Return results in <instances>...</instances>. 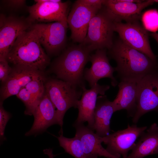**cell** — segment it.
Here are the masks:
<instances>
[{"label": "cell", "instance_id": "cell-1", "mask_svg": "<svg viewBox=\"0 0 158 158\" xmlns=\"http://www.w3.org/2000/svg\"><path fill=\"white\" fill-rule=\"evenodd\" d=\"M111 58L116 63L115 67L121 81L138 82L149 74L158 71L157 61L129 46L119 38L108 50Z\"/></svg>", "mask_w": 158, "mask_h": 158}, {"label": "cell", "instance_id": "cell-2", "mask_svg": "<svg viewBox=\"0 0 158 158\" xmlns=\"http://www.w3.org/2000/svg\"><path fill=\"white\" fill-rule=\"evenodd\" d=\"M14 66L42 72L50 63V59L42 46L35 30L30 28L16 40L6 57Z\"/></svg>", "mask_w": 158, "mask_h": 158}, {"label": "cell", "instance_id": "cell-3", "mask_svg": "<svg viewBox=\"0 0 158 158\" xmlns=\"http://www.w3.org/2000/svg\"><path fill=\"white\" fill-rule=\"evenodd\" d=\"M90 52L82 44L65 48L54 61L52 70L58 79L77 87H85L84 72Z\"/></svg>", "mask_w": 158, "mask_h": 158}, {"label": "cell", "instance_id": "cell-4", "mask_svg": "<svg viewBox=\"0 0 158 158\" xmlns=\"http://www.w3.org/2000/svg\"><path fill=\"white\" fill-rule=\"evenodd\" d=\"M45 92L55 108L60 133H63V119L66 111L71 107L77 108L82 90L70 83L57 79L50 78L45 82Z\"/></svg>", "mask_w": 158, "mask_h": 158}, {"label": "cell", "instance_id": "cell-5", "mask_svg": "<svg viewBox=\"0 0 158 158\" xmlns=\"http://www.w3.org/2000/svg\"><path fill=\"white\" fill-rule=\"evenodd\" d=\"M114 23L102 6L91 19L86 37L81 44L90 52L110 49L114 42Z\"/></svg>", "mask_w": 158, "mask_h": 158}, {"label": "cell", "instance_id": "cell-6", "mask_svg": "<svg viewBox=\"0 0 158 158\" xmlns=\"http://www.w3.org/2000/svg\"><path fill=\"white\" fill-rule=\"evenodd\" d=\"M68 27L67 21L33 23L31 26L36 31L42 46L50 55L57 54L65 49Z\"/></svg>", "mask_w": 158, "mask_h": 158}, {"label": "cell", "instance_id": "cell-7", "mask_svg": "<svg viewBox=\"0 0 158 158\" xmlns=\"http://www.w3.org/2000/svg\"><path fill=\"white\" fill-rule=\"evenodd\" d=\"M35 4L29 6L27 18L32 24L67 21L71 4L69 1L35 0Z\"/></svg>", "mask_w": 158, "mask_h": 158}, {"label": "cell", "instance_id": "cell-8", "mask_svg": "<svg viewBox=\"0 0 158 158\" xmlns=\"http://www.w3.org/2000/svg\"><path fill=\"white\" fill-rule=\"evenodd\" d=\"M158 110V71L147 75L137 82V107L132 121L136 124L144 114Z\"/></svg>", "mask_w": 158, "mask_h": 158}, {"label": "cell", "instance_id": "cell-9", "mask_svg": "<svg viewBox=\"0 0 158 158\" xmlns=\"http://www.w3.org/2000/svg\"><path fill=\"white\" fill-rule=\"evenodd\" d=\"M114 29L125 44L157 61L156 56L150 46L149 35L139 21L125 23L114 22Z\"/></svg>", "mask_w": 158, "mask_h": 158}, {"label": "cell", "instance_id": "cell-10", "mask_svg": "<svg viewBox=\"0 0 158 158\" xmlns=\"http://www.w3.org/2000/svg\"><path fill=\"white\" fill-rule=\"evenodd\" d=\"M147 127H138L135 124H128L127 128L102 137L106 149L111 154L120 158H126L131 150L137 139L146 130Z\"/></svg>", "mask_w": 158, "mask_h": 158}, {"label": "cell", "instance_id": "cell-11", "mask_svg": "<svg viewBox=\"0 0 158 158\" xmlns=\"http://www.w3.org/2000/svg\"><path fill=\"white\" fill-rule=\"evenodd\" d=\"M100 10L85 4L82 0L75 1L67 18L71 31L70 38L73 42L79 44L83 42L91 19Z\"/></svg>", "mask_w": 158, "mask_h": 158}, {"label": "cell", "instance_id": "cell-12", "mask_svg": "<svg viewBox=\"0 0 158 158\" xmlns=\"http://www.w3.org/2000/svg\"><path fill=\"white\" fill-rule=\"evenodd\" d=\"M32 23L27 18L13 15H0V59H6L7 56L16 39L29 29Z\"/></svg>", "mask_w": 158, "mask_h": 158}, {"label": "cell", "instance_id": "cell-13", "mask_svg": "<svg viewBox=\"0 0 158 158\" xmlns=\"http://www.w3.org/2000/svg\"><path fill=\"white\" fill-rule=\"evenodd\" d=\"M154 3L153 0H145L140 3L123 1L122 0H104L103 6L115 22L139 21L142 12L145 8Z\"/></svg>", "mask_w": 158, "mask_h": 158}, {"label": "cell", "instance_id": "cell-14", "mask_svg": "<svg viewBox=\"0 0 158 158\" xmlns=\"http://www.w3.org/2000/svg\"><path fill=\"white\" fill-rule=\"evenodd\" d=\"M89 61L91 63V66L90 68H85L84 77L91 87L97 83L99 79L105 78L111 79L113 86L117 85L118 82L113 76L115 67L109 63L107 49L96 50L94 54L90 55Z\"/></svg>", "mask_w": 158, "mask_h": 158}, {"label": "cell", "instance_id": "cell-15", "mask_svg": "<svg viewBox=\"0 0 158 158\" xmlns=\"http://www.w3.org/2000/svg\"><path fill=\"white\" fill-rule=\"evenodd\" d=\"M91 87L89 89H86L85 87L82 88L81 98L78 101L77 104L78 115L75 122L83 123L87 122V126L93 130L94 112L98 95H104L110 86L97 83Z\"/></svg>", "mask_w": 158, "mask_h": 158}, {"label": "cell", "instance_id": "cell-16", "mask_svg": "<svg viewBox=\"0 0 158 158\" xmlns=\"http://www.w3.org/2000/svg\"><path fill=\"white\" fill-rule=\"evenodd\" d=\"M73 126L76 130L75 135L80 140L87 158H119L109 153L102 146V137L94 131L85 126L84 123L75 122Z\"/></svg>", "mask_w": 158, "mask_h": 158}, {"label": "cell", "instance_id": "cell-17", "mask_svg": "<svg viewBox=\"0 0 158 158\" xmlns=\"http://www.w3.org/2000/svg\"><path fill=\"white\" fill-rule=\"evenodd\" d=\"M32 115L34 122L30 129L25 133V136L37 135L45 131L51 126L58 125L55 108L45 92Z\"/></svg>", "mask_w": 158, "mask_h": 158}, {"label": "cell", "instance_id": "cell-18", "mask_svg": "<svg viewBox=\"0 0 158 158\" xmlns=\"http://www.w3.org/2000/svg\"><path fill=\"white\" fill-rule=\"evenodd\" d=\"M42 72L23 67L14 66L0 90V102L16 95L29 83L43 75Z\"/></svg>", "mask_w": 158, "mask_h": 158}, {"label": "cell", "instance_id": "cell-19", "mask_svg": "<svg viewBox=\"0 0 158 158\" xmlns=\"http://www.w3.org/2000/svg\"><path fill=\"white\" fill-rule=\"evenodd\" d=\"M43 75L33 80L22 88L16 95L26 107L25 115H32L45 92Z\"/></svg>", "mask_w": 158, "mask_h": 158}, {"label": "cell", "instance_id": "cell-20", "mask_svg": "<svg viewBox=\"0 0 158 158\" xmlns=\"http://www.w3.org/2000/svg\"><path fill=\"white\" fill-rule=\"evenodd\" d=\"M112 102L105 95L98 97L94 112L93 130L101 137L105 136L110 131V120L115 112Z\"/></svg>", "mask_w": 158, "mask_h": 158}, {"label": "cell", "instance_id": "cell-21", "mask_svg": "<svg viewBox=\"0 0 158 158\" xmlns=\"http://www.w3.org/2000/svg\"><path fill=\"white\" fill-rule=\"evenodd\" d=\"M118 87V93L112 101L115 111L125 109L128 116L133 117L136 109L137 82L121 81Z\"/></svg>", "mask_w": 158, "mask_h": 158}, {"label": "cell", "instance_id": "cell-22", "mask_svg": "<svg viewBox=\"0 0 158 158\" xmlns=\"http://www.w3.org/2000/svg\"><path fill=\"white\" fill-rule=\"evenodd\" d=\"M126 158H143L158 154V126L152 124L139 137Z\"/></svg>", "mask_w": 158, "mask_h": 158}, {"label": "cell", "instance_id": "cell-23", "mask_svg": "<svg viewBox=\"0 0 158 158\" xmlns=\"http://www.w3.org/2000/svg\"><path fill=\"white\" fill-rule=\"evenodd\" d=\"M56 137L60 146L66 152L75 158H87L84 151L80 140L75 135L74 137L69 138L64 137L63 134Z\"/></svg>", "mask_w": 158, "mask_h": 158}, {"label": "cell", "instance_id": "cell-24", "mask_svg": "<svg viewBox=\"0 0 158 158\" xmlns=\"http://www.w3.org/2000/svg\"><path fill=\"white\" fill-rule=\"evenodd\" d=\"M141 19L143 26L147 30L155 32L158 30V11L151 9L145 12Z\"/></svg>", "mask_w": 158, "mask_h": 158}, {"label": "cell", "instance_id": "cell-25", "mask_svg": "<svg viewBox=\"0 0 158 158\" xmlns=\"http://www.w3.org/2000/svg\"><path fill=\"white\" fill-rule=\"evenodd\" d=\"M3 102H0V138L1 142L6 140L4 131L7 122L11 117V114L4 109Z\"/></svg>", "mask_w": 158, "mask_h": 158}, {"label": "cell", "instance_id": "cell-26", "mask_svg": "<svg viewBox=\"0 0 158 158\" xmlns=\"http://www.w3.org/2000/svg\"><path fill=\"white\" fill-rule=\"evenodd\" d=\"M12 70L6 59H0V80L2 84L7 80Z\"/></svg>", "mask_w": 158, "mask_h": 158}, {"label": "cell", "instance_id": "cell-27", "mask_svg": "<svg viewBox=\"0 0 158 158\" xmlns=\"http://www.w3.org/2000/svg\"><path fill=\"white\" fill-rule=\"evenodd\" d=\"M4 5L12 10H18L23 8L25 5L24 0H7L1 1Z\"/></svg>", "mask_w": 158, "mask_h": 158}, {"label": "cell", "instance_id": "cell-28", "mask_svg": "<svg viewBox=\"0 0 158 158\" xmlns=\"http://www.w3.org/2000/svg\"><path fill=\"white\" fill-rule=\"evenodd\" d=\"M85 4L99 10L102 7L104 0H82Z\"/></svg>", "mask_w": 158, "mask_h": 158}, {"label": "cell", "instance_id": "cell-29", "mask_svg": "<svg viewBox=\"0 0 158 158\" xmlns=\"http://www.w3.org/2000/svg\"><path fill=\"white\" fill-rule=\"evenodd\" d=\"M44 153L47 155L49 158H54L56 156L53 154V150L51 149H46L43 150Z\"/></svg>", "mask_w": 158, "mask_h": 158}, {"label": "cell", "instance_id": "cell-30", "mask_svg": "<svg viewBox=\"0 0 158 158\" xmlns=\"http://www.w3.org/2000/svg\"><path fill=\"white\" fill-rule=\"evenodd\" d=\"M149 35L153 38L158 43V33L152 32Z\"/></svg>", "mask_w": 158, "mask_h": 158}, {"label": "cell", "instance_id": "cell-31", "mask_svg": "<svg viewBox=\"0 0 158 158\" xmlns=\"http://www.w3.org/2000/svg\"><path fill=\"white\" fill-rule=\"evenodd\" d=\"M154 3H158V0H153Z\"/></svg>", "mask_w": 158, "mask_h": 158}]
</instances>
